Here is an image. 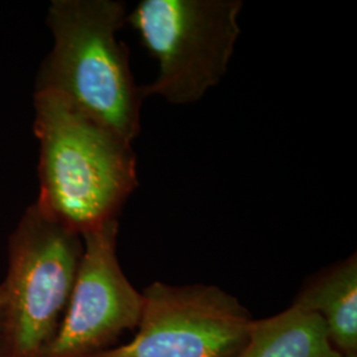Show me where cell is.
I'll return each instance as SVG.
<instances>
[{
  "mask_svg": "<svg viewBox=\"0 0 357 357\" xmlns=\"http://www.w3.org/2000/svg\"><path fill=\"white\" fill-rule=\"evenodd\" d=\"M35 134L38 209L79 236L116 220L138 187L131 143L47 90L35 91Z\"/></svg>",
  "mask_w": 357,
  "mask_h": 357,
  "instance_id": "cell-1",
  "label": "cell"
},
{
  "mask_svg": "<svg viewBox=\"0 0 357 357\" xmlns=\"http://www.w3.org/2000/svg\"><path fill=\"white\" fill-rule=\"evenodd\" d=\"M126 17L122 1H52L48 24L53 47L36 90L63 97L82 114L132 143L141 132L144 97L132 76L128 47L116 38Z\"/></svg>",
  "mask_w": 357,
  "mask_h": 357,
  "instance_id": "cell-2",
  "label": "cell"
},
{
  "mask_svg": "<svg viewBox=\"0 0 357 357\" xmlns=\"http://www.w3.org/2000/svg\"><path fill=\"white\" fill-rule=\"evenodd\" d=\"M241 0H142L126 23L158 61L143 97L172 105L200 101L225 76L241 28Z\"/></svg>",
  "mask_w": 357,
  "mask_h": 357,
  "instance_id": "cell-3",
  "label": "cell"
},
{
  "mask_svg": "<svg viewBox=\"0 0 357 357\" xmlns=\"http://www.w3.org/2000/svg\"><path fill=\"white\" fill-rule=\"evenodd\" d=\"M84 250L82 237L26 209L10 238L1 337L8 357H43L64 318Z\"/></svg>",
  "mask_w": 357,
  "mask_h": 357,
  "instance_id": "cell-4",
  "label": "cell"
},
{
  "mask_svg": "<svg viewBox=\"0 0 357 357\" xmlns=\"http://www.w3.org/2000/svg\"><path fill=\"white\" fill-rule=\"evenodd\" d=\"M142 294L134 339L93 357H233L255 320L237 298L212 284L153 282Z\"/></svg>",
  "mask_w": 357,
  "mask_h": 357,
  "instance_id": "cell-5",
  "label": "cell"
},
{
  "mask_svg": "<svg viewBox=\"0 0 357 357\" xmlns=\"http://www.w3.org/2000/svg\"><path fill=\"white\" fill-rule=\"evenodd\" d=\"M118 218L81 234L84 250L64 318L43 357H93L135 330L143 294L128 281L116 255Z\"/></svg>",
  "mask_w": 357,
  "mask_h": 357,
  "instance_id": "cell-6",
  "label": "cell"
},
{
  "mask_svg": "<svg viewBox=\"0 0 357 357\" xmlns=\"http://www.w3.org/2000/svg\"><path fill=\"white\" fill-rule=\"evenodd\" d=\"M294 305L319 315L331 344L342 355L357 354L356 255L307 282Z\"/></svg>",
  "mask_w": 357,
  "mask_h": 357,
  "instance_id": "cell-7",
  "label": "cell"
},
{
  "mask_svg": "<svg viewBox=\"0 0 357 357\" xmlns=\"http://www.w3.org/2000/svg\"><path fill=\"white\" fill-rule=\"evenodd\" d=\"M233 357L343 356L319 315L293 303L274 317L253 320L246 343Z\"/></svg>",
  "mask_w": 357,
  "mask_h": 357,
  "instance_id": "cell-8",
  "label": "cell"
},
{
  "mask_svg": "<svg viewBox=\"0 0 357 357\" xmlns=\"http://www.w3.org/2000/svg\"><path fill=\"white\" fill-rule=\"evenodd\" d=\"M4 310H6V294H4L3 284H0V333H1L3 321H4Z\"/></svg>",
  "mask_w": 357,
  "mask_h": 357,
  "instance_id": "cell-9",
  "label": "cell"
},
{
  "mask_svg": "<svg viewBox=\"0 0 357 357\" xmlns=\"http://www.w3.org/2000/svg\"><path fill=\"white\" fill-rule=\"evenodd\" d=\"M0 357H8L7 355V349H6V344H4V340L1 337V333H0Z\"/></svg>",
  "mask_w": 357,
  "mask_h": 357,
  "instance_id": "cell-10",
  "label": "cell"
},
{
  "mask_svg": "<svg viewBox=\"0 0 357 357\" xmlns=\"http://www.w3.org/2000/svg\"><path fill=\"white\" fill-rule=\"evenodd\" d=\"M344 357H357V354H356V355H348V356H344Z\"/></svg>",
  "mask_w": 357,
  "mask_h": 357,
  "instance_id": "cell-11",
  "label": "cell"
}]
</instances>
